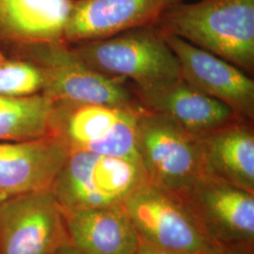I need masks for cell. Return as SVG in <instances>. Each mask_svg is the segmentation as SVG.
Listing matches in <instances>:
<instances>
[{
    "mask_svg": "<svg viewBox=\"0 0 254 254\" xmlns=\"http://www.w3.org/2000/svg\"><path fill=\"white\" fill-rule=\"evenodd\" d=\"M254 251L249 248H222L214 254H254Z\"/></svg>",
    "mask_w": 254,
    "mask_h": 254,
    "instance_id": "obj_20",
    "label": "cell"
},
{
    "mask_svg": "<svg viewBox=\"0 0 254 254\" xmlns=\"http://www.w3.org/2000/svg\"><path fill=\"white\" fill-rule=\"evenodd\" d=\"M183 1L73 0L64 31V43H85L133 28L154 26L167 10Z\"/></svg>",
    "mask_w": 254,
    "mask_h": 254,
    "instance_id": "obj_12",
    "label": "cell"
},
{
    "mask_svg": "<svg viewBox=\"0 0 254 254\" xmlns=\"http://www.w3.org/2000/svg\"><path fill=\"white\" fill-rule=\"evenodd\" d=\"M45 76L32 62L0 51V96L25 98L43 93Z\"/></svg>",
    "mask_w": 254,
    "mask_h": 254,
    "instance_id": "obj_18",
    "label": "cell"
},
{
    "mask_svg": "<svg viewBox=\"0 0 254 254\" xmlns=\"http://www.w3.org/2000/svg\"><path fill=\"white\" fill-rule=\"evenodd\" d=\"M70 153L57 136L0 141V202L21 194L51 190Z\"/></svg>",
    "mask_w": 254,
    "mask_h": 254,
    "instance_id": "obj_13",
    "label": "cell"
},
{
    "mask_svg": "<svg viewBox=\"0 0 254 254\" xmlns=\"http://www.w3.org/2000/svg\"><path fill=\"white\" fill-rule=\"evenodd\" d=\"M140 105L53 103L51 130L71 152L83 151L138 162L137 117Z\"/></svg>",
    "mask_w": 254,
    "mask_h": 254,
    "instance_id": "obj_5",
    "label": "cell"
},
{
    "mask_svg": "<svg viewBox=\"0 0 254 254\" xmlns=\"http://www.w3.org/2000/svg\"><path fill=\"white\" fill-rule=\"evenodd\" d=\"M130 86L143 109L172 120L198 138L237 120H244L181 75L143 86Z\"/></svg>",
    "mask_w": 254,
    "mask_h": 254,
    "instance_id": "obj_10",
    "label": "cell"
},
{
    "mask_svg": "<svg viewBox=\"0 0 254 254\" xmlns=\"http://www.w3.org/2000/svg\"><path fill=\"white\" fill-rule=\"evenodd\" d=\"M148 182L136 161L90 152H71L51 191L64 214L87 209L124 205Z\"/></svg>",
    "mask_w": 254,
    "mask_h": 254,
    "instance_id": "obj_3",
    "label": "cell"
},
{
    "mask_svg": "<svg viewBox=\"0 0 254 254\" xmlns=\"http://www.w3.org/2000/svg\"><path fill=\"white\" fill-rule=\"evenodd\" d=\"M154 26L254 74V0L181 2Z\"/></svg>",
    "mask_w": 254,
    "mask_h": 254,
    "instance_id": "obj_1",
    "label": "cell"
},
{
    "mask_svg": "<svg viewBox=\"0 0 254 254\" xmlns=\"http://www.w3.org/2000/svg\"><path fill=\"white\" fill-rule=\"evenodd\" d=\"M164 36L178 60L184 79L227 106L239 118L254 122V80L251 75L181 38Z\"/></svg>",
    "mask_w": 254,
    "mask_h": 254,
    "instance_id": "obj_11",
    "label": "cell"
},
{
    "mask_svg": "<svg viewBox=\"0 0 254 254\" xmlns=\"http://www.w3.org/2000/svg\"><path fill=\"white\" fill-rule=\"evenodd\" d=\"M136 151L148 182L178 196L206 175L200 138L143 108L137 117Z\"/></svg>",
    "mask_w": 254,
    "mask_h": 254,
    "instance_id": "obj_4",
    "label": "cell"
},
{
    "mask_svg": "<svg viewBox=\"0 0 254 254\" xmlns=\"http://www.w3.org/2000/svg\"><path fill=\"white\" fill-rule=\"evenodd\" d=\"M98 73L143 86L181 75L176 56L155 26L133 28L100 40L68 45Z\"/></svg>",
    "mask_w": 254,
    "mask_h": 254,
    "instance_id": "obj_2",
    "label": "cell"
},
{
    "mask_svg": "<svg viewBox=\"0 0 254 254\" xmlns=\"http://www.w3.org/2000/svg\"><path fill=\"white\" fill-rule=\"evenodd\" d=\"M53 102L43 93L25 98L0 96V141H22L53 136Z\"/></svg>",
    "mask_w": 254,
    "mask_h": 254,
    "instance_id": "obj_17",
    "label": "cell"
},
{
    "mask_svg": "<svg viewBox=\"0 0 254 254\" xmlns=\"http://www.w3.org/2000/svg\"><path fill=\"white\" fill-rule=\"evenodd\" d=\"M136 254H173L160 248L148 243L145 240L140 239L139 245L136 250Z\"/></svg>",
    "mask_w": 254,
    "mask_h": 254,
    "instance_id": "obj_19",
    "label": "cell"
},
{
    "mask_svg": "<svg viewBox=\"0 0 254 254\" xmlns=\"http://www.w3.org/2000/svg\"><path fill=\"white\" fill-rule=\"evenodd\" d=\"M70 241L83 254H136L140 237L124 205L64 214Z\"/></svg>",
    "mask_w": 254,
    "mask_h": 254,
    "instance_id": "obj_16",
    "label": "cell"
},
{
    "mask_svg": "<svg viewBox=\"0 0 254 254\" xmlns=\"http://www.w3.org/2000/svg\"><path fill=\"white\" fill-rule=\"evenodd\" d=\"M205 174L254 193V122L237 120L200 138Z\"/></svg>",
    "mask_w": 254,
    "mask_h": 254,
    "instance_id": "obj_15",
    "label": "cell"
},
{
    "mask_svg": "<svg viewBox=\"0 0 254 254\" xmlns=\"http://www.w3.org/2000/svg\"><path fill=\"white\" fill-rule=\"evenodd\" d=\"M180 197L218 245L254 249V193L204 175Z\"/></svg>",
    "mask_w": 254,
    "mask_h": 254,
    "instance_id": "obj_9",
    "label": "cell"
},
{
    "mask_svg": "<svg viewBox=\"0 0 254 254\" xmlns=\"http://www.w3.org/2000/svg\"><path fill=\"white\" fill-rule=\"evenodd\" d=\"M140 239L173 254H214L223 247L206 233L180 196L147 182L124 203Z\"/></svg>",
    "mask_w": 254,
    "mask_h": 254,
    "instance_id": "obj_6",
    "label": "cell"
},
{
    "mask_svg": "<svg viewBox=\"0 0 254 254\" xmlns=\"http://www.w3.org/2000/svg\"><path fill=\"white\" fill-rule=\"evenodd\" d=\"M56 254H83L79 250H77L72 243L62 247Z\"/></svg>",
    "mask_w": 254,
    "mask_h": 254,
    "instance_id": "obj_21",
    "label": "cell"
},
{
    "mask_svg": "<svg viewBox=\"0 0 254 254\" xmlns=\"http://www.w3.org/2000/svg\"><path fill=\"white\" fill-rule=\"evenodd\" d=\"M8 55L28 60L41 68L45 76L43 94L53 103L139 105L127 81L91 69L64 43L36 45Z\"/></svg>",
    "mask_w": 254,
    "mask_h": 254,
    "instance_id": "obj_7",
    "label": "cell"
},
{
    "mask_svg": "<svg viewBox=\"0 0 254 254\" xmlns=\"http://www.w3.org/2000/svg\"><path fill=\"white\" fill-rule=\"evenodd\" d=\"M69 243L64 211L51 190L0 202V254H56Z\"/></svg>",
    "mask_w": 254,
    "mask_h": 254,
    "instance_id": "obj_8",
    "label": "cell"
},
{
    "mask_svg": "<svg viewBox=\"0 0 254 254\" xmlns=\"http://www.w3.org/2000/svg\"><path fill=\"white\" fill-rule=\"evenodd\" d=\"M72 5L73 0H0V51L64 43Z\"/></svg>",
    "mask_w": 254,
    "mask_h": 254,
    "instance_id": "obj_14",
    "label": "cell"
}]
</instances>
